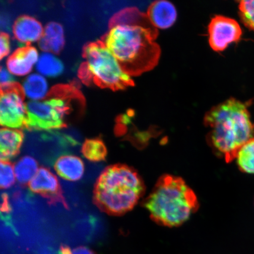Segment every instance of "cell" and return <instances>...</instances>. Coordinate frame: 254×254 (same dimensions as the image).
<instances>
[{"label":"cell","instance_id":"22","mask_svg":"<svg viewBox=\"0 0 254 254\" xmlns=\"http://www.w3.org/2000/svg\"><path fill=\"white\" fill-rule=\"evenodd\" d=\"M0 167V187L9 189L15 183L14 166L9 161H1Z\"/></svg>","mask_w":254,"mask_h":254},{"label":"cell","instance_id":"24","mask_svg":"<svg viewBox=\"0 0 254 254\" xmlns=\"http://www.w3.org/2000/svg\"><path fill=\"white\" fill-rule=\"evenodd\" d=\"M0 44H1V50H0V59L2 60L5 57L7 56L10 51L9 45V36L7 33H2L0 36Z\"/></svg>","mask_w":254,"mask_h":254},{"label":"cell","instance_id":"20","mask_svg":"<svg viewBox=\"0 0 254 254\" xmlns=\"http://www.w3.org/2000/svg\"><path fill=\"white\" fill-rule=\"evenodd\" d=\"M236 160L239 169L242 172L254 174V137L240 148Z\"/></svg>","mask_w":254,"mask_h":254},{"label":"cell","instance_id":"2","mask_svg":"<svg viewBox=\"0 0 254 254\" xmlns=\"http://www.w3.org/2000/svg\"><path fill=\"white\" fill-rule=\"evenodd\" d=\"M207 141L215 154L227 163L236 160L240 148L254 137V124L246 103L231 98L206 113Z\"/></svg>","mask_w":254,"mask_h":254},{"label":"cell","instance_id":"17","mask_svg":"<svg viewBox=\"0 0 254 254\" xmlns=\"http://www.w3.org/2000/svg\"><path fill=\"white\" fill-rule=\"evenodd\" d=\"M36 68L41 75L49 77H56L62 74L64 66L61 60L53 54L44 53L39 57Z\"/></svg>","mask_w":254,"mask_h":254},{"label":"cell","instance_id":"8","mask_svg":"<svg viewBox=\"0 0 254 254\" xmlns=\"http://www.w3.org/2000/svg\"><path fill=\"white\" fill-rule=\"evenodd\" d=\"M209 44L215 52H222L230 44L238 42L243 31L238 22L234 19L216 15L208 25Z\"/></svg>","mask_w":254,"mask_h":254},{"label":"cell","instance_id":"16","mask_svg":"<svg viewBox=\"0 0 254 254\" xmlns=\"http://www.w3.org/2000/svg\"><path fill=\"white\" fill-rule=\"evenodd\" d=\"M22 87L25 96L31 101H40L44 99L49 93V85L43 76L32 74L25 79Z\"/></svg>","mask_w":254,"mask_h":254},{"label":"cell","instance_id":"13","mask_svg":"<svg viewBox=\"0 0 254 254\" xmlns=\"http://www.w3.org/2000/svg\"><path fill=\"white\" fill-rule=\"evenodd\" d=\"M22 130L2 127L0 130V158L9 161L20 153L24 141Z\"/></svg>","mask_w":254,"mask_h":254},{"label":"cell","instance_id":"19","mask_svg":"<svg viewBox=\"0 0 254 254\" xmlns=\"http://www.w3.org/2000/svg\"><path fill=\"white\" fill-rule=\"evenodd\" d=\"M81 152L84 157L92 162L106 160L107 149L100 138L86 139L82 145Z\"/></svg>","mask_w":254,"mask_h":254},{"label":"cell","instance_id":"11","mask_svg":"<svg viewBox=\"0 0 254 254\" xmlns=\"http://www.w3.org/2000/svg\"><path fill=\"white\" fill-rule=\"evenodd\" d=\"M44 28L37 19L27 15L18 17L14 21L12 31L15 39L21 43L30 44L39 41Z\"/></svg>","mask_w":254,"mask_h":254},{"label":"cell","instance_id":"15","mask_svg":"<svg viewBox=\"0 0 254 254\" xmlns=\"http://www.w3.org/2000/svg\"><path fill=\"white\" fill-rule=\"evenodd\" d=\"M54 167L60 177L69 182L80 180L85 170L83 161L73 155H62L57 159Z\"/></svg>","mask_w":254,"mask_h":254},{"label":"cell","instance_id":"14","mask_svg":"<svg viewBox=\"0 0 254 254\" xmlns=\"http://www.w3.org/2000/svg\"><path fill=\"white\" fill-rule=\"evenodd\" d=\"M65 45L64 33L62 25L56 22H50L44 27L39 46L44 53L59 55Z\"/></svg>","mask_w":254,"mask_h":254},{"label":"cell","instance_id":"23","mask_svg":"<svg viewBox=\"0 0 254 254\" xmlns=\"http://www.w3.org/2000/svg\"><path fill=\"white\" fill-rule=\"evenodd\" d=\"M11 208L9 204V198L7 193H2L1 201V220L9 224L11 221L10 217Z\"/></svg>","mask_w":254,"mask_h":254},{"label":"cell","instance_id":"1","mask_svg":"<svg viewBox=\"0 0 254 254\" xmlns=\"http://www.w3.org/2000/svg\"><path fill=\"white\" fill-rule=\"evenodd\" d=\"M114 25L102 38L105 46L130 77L150 71L158 65L161 48L155 42L158 31L147 14L127 8L114 15Z\"/></svg>","mask_w":254,"mask_h":254},{"label":"cell","instance_id":"5","mask_svg":"<svg viewBox=\"0 0 254 254\" xmlns=\"http://www.w3.org/2000/svg\"><path fill=\"white\" fill-rule=\"evenodd\" d=\"M25 129L29 131H49L66 128L72 114L82 113L85 98L77 85L70 83L53 87L40 101L26 103Z\"/></svg>","mask_w":254,"mask_h":254},{"label":"cell","instance_id":"21","mask_svg":"<svg viewBox=\"0 0 254 254\" xmlns=\"http://www.w3.org/2000/svg\"><path fill=\"white\" fill-rule=\"evenodd\" d=\"M240 16L243 24L254 31V0H244L239 4Z\"/></svg>","mask_w":254,"mask_h":254},{"label":"cell","instance_id":"3","mask_svg":"<svg viewBox=\"0 0 254 254\" xmlns=\"http://www.w3.org/2000/svg\"><path fill=\"white\" fill-rule=\"evenodd\" d=\"M145 190L144 181L134 168L125 164L111 165L95 182L93 201L101 211L121 216L135 207Z\"/></svg>","mask_w":254,"mask_h":254},{"label":"cell","instance_id":"12","mask_svg":"<svg viewBox=\"0 0 254 254\" xmlns=\"http://www.w3.org/2000/svg\"><path fill=\"white\" fill-rule=\"evenodd\" d=\"M147 15L155 28L167 29L176 23L177 12L172 3L161 0L152 2L147 9Z\"/></svg>","mask_w":254,"mask_h":254},{"label":"cell","instance_id":"9","mask_svg":"<svg viewBox=\"0 0 254 254\" xmlns=\"http://www.w3.org/2000/svg\"><path fill=\"white\" fill-rule=\"evenodd\" d=\"M31 191L47 199L50 205L61 204L68 209L61 186L55 174L49 168L41 167L36 176L28 183Z\"/></svg>","mask_w":254,"mask_h":254},{"label":"cell","instance_id":"10","mask_svg":"<svg viewBox=\"0 0 254 254\" xmlns=\"http://www.w3.org/2000/svg\"><path fill=\"white\" fill-rule=\"evenodd\" d=\"M39 53L36 48L25 45L15 50L7 60V67L12 75H26L31 72L39 60Z\"/></svg>","mask_w":254,"mask_h":254},{"label":"cell","instance_id":"4","mask_svg":"<svg viewBox=\"0 0 254 254\" xmlns=\"http://www.w3.org/2000/svg\"><path fill=\"white\" fill-rule=\"evenodd\" d=\"M152 221L161 226L179 227L198 210L193 190L179 177L165 174L143 201Z\"/></svg>","mask_w":254,"mask_h":254},{"label":"cell","instance_id":"7","mask_svg":"<svg viewBox=\"0 0 254 254\" xmlns=\"http://www.w3.org/2000/svg\"><path fill=\"white\" fill-rule=\"evenodd\" d=\"M25 97L23 88L17 82L1 86L0 124L2 127L25 129L27 108Z\"/></svg>","mask_w":254,"mask_h":254},{"label":"cell","instance_id":"6","mask_svg":"<svg viewBox=\"0 0 254 254\" xmlns=\"http://www.w3.org/2000/svg\"><path fill=\"white\" fill-rule=\"evenodd\" d=\"M84 62L79 66L78 77L84 84H94L116 91L134 86L130 76L101 40L88 43L83 48Z\"/></svg>","mask_w":254,"mask_h":254},{"label":"cell","instance_id":"26","mask_svg":"<svg viewBox=\"0 0 254 254\" xmlns=\"http://www.w3.org/2000/svg\"><path fill=\"white\" fill-rule=\"evenodd\" d=\"M0 85L1 86H4L10 84L15 82V79L13 76L12 75L10 72H9L8 69L3 68L2 66L1 67V79H0Z\"/></svg>","mask_w":254,"mask_h":254},{"label":"cell","instance_id":"25","mask_svg":"<svg viewBox=\"0 0 254 254\" xmlns=\"http://www.w3.org/2000/svg\"><path fill=\"white\" fill-rule=\"evenodd\" d=\"M60 252L61 254H94L91 250L85 247H79L71 250L68 246H63Z\"/></svg>","mask_w":254,"mask_h":254},{"label":"cell","instance_id":"18","mask_svg":"<svg viewBox=\"0 0 254 254\" xmlns=\"http://www.w3.org/2000/svg\"><path fill=\"white\" fill-rule=\"evenodd\" d=\"M39 164L35 159L30 156H24L14 165L16 179L22 185H26L33 179L39 171Z\"/></svg>","mask_w":254,"mask_h":254}]
</instances>
